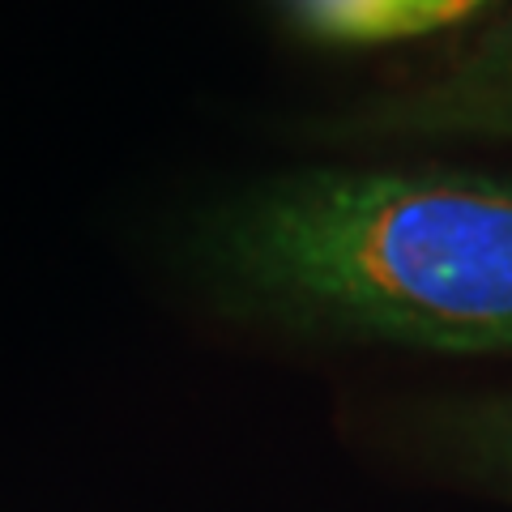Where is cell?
I'll list each match as a JSON object with an SVG mask.
<instances>
[{"mask_svg":"<svg viewBox=\"0 0 512 512\" xmlns=\"http://www.w3.org/2000/svg\"><path fill=\"white\" fill-rule=\"evenodd\" d=\"M214 269L303 325L423 350H512V180L312 171L239 201Z\"/></svg>","mask_w":512,"mask_h":512,"instance_id":"cell-1","label":"cell"},{"mask_svg":"<svg viewBox=\"0 0 512 512\" xmlns=\"http://www.w3.org/2000/svg\"><path fill=\"white\" fill-rule=\"evenodd\" d=\"M389 128L431 137H512V18L389 111Z\"/></svg>","mask_w":512,"mask_h":512,"instance_id":"cell-2","label":"cell"},{"mask_svg":"<svg viewBox=\"0 0 512 512\" xmlns=\"http://www.w3.org/2000/svg\"><path fill=\"white\" fill-rule=\"evenodd\" d=\"M474 5L478 0H299V13L333 39H397L453 22Z\"/></svg>","mask_w":512,"mask_h":512,"instance_id":"cell-3","label":"cell"},{"mask_svg":"<svg viewBox=\"0 0 512 512\" xmlns=\"http://www.w3.org/2000/svg\"><path fill=\"white\" fill-rule=\"evenodd\" d=\"M453 444L478 478L512 495V397L466 410L453 423Z\"/></svg>","mask_w":512,"mask_h":512,"instance_id":"cell-4","label":"cell"}]
</instances>
